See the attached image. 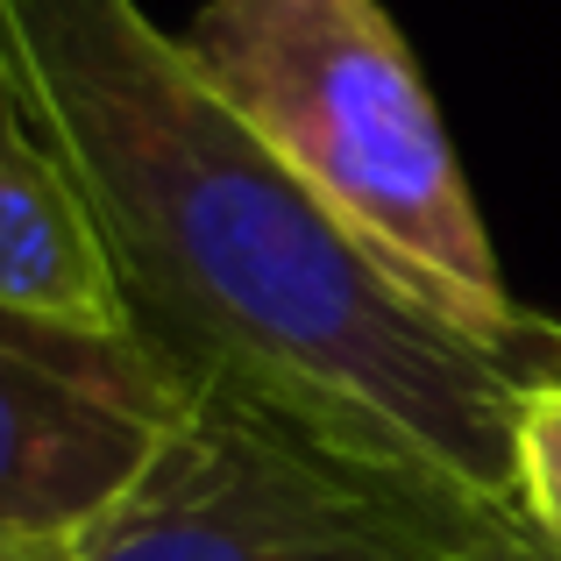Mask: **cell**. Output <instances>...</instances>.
Returning <instances> with one entry per match:
<instances>
[{
	"mask_svg": "<svg viewBox=\"0 0 561 561\" xmlns=\"http://www.w3.org/2000/svg\"><path fill=\"white\" fill-rule=\"evenodd\" d=\"M0 122L71 185L136 334L342 462L519 519L526 370L391 277L136 0H0Z\"/></svg>",
	"mask_w": 561,
	"mask_h": 561,
	"instance_id": "6da1fadb",
	"label": "cell"
},
{
	"mask_svg": "<svg viewBox=\"0 0 561 561\" xmlns=\"http://www.w3.org/2000/svg\"><path fill=\"white\" fill-rule=\"evenodd\" d=\"M185 50L383 271L512 370L561 377V320L505 285L448 122L383 0H206Z\"/></svg>",
	"mask_w": 561,
	"mask_h": 561,
	"instance_id": "7a4b0ae2",
	"label": "cell"
},
{
	"mask_svg": "<svg viewBox=\"0 0 561 561\" xmlns=\"http://www.w3.org/2000/svg\"><path fill=\"white\" fill-rule=\"evenodd\" d=\"M469 519L199 383L79 561H469Z\"/></svg>",
	"mask_w": 561,
	"mask_h": 561,
	"instance_id": "3957f363",
	"label": "cell"
},
{
	"mask_svg": "<svg viewBox=\"0 0 561 561\" xmlns=\"http://www.w3.org/2000/svg\"><path fill=\"white\" fill-rule=\"evenodd\" d=\"M199 377L164 363L150 342H107L0 313V534L85 540L128 491Z\"/></svg>",
	"mask_w": 561,
	"mask_h": 561,
	"instance_id": "277c9868",
	"label": "cell"
},
{
	"mask_svg": "<svg viewBox=\"0 0 561 561\" xmlns=\"http://www.w3.org/2000/svg\"><path fill=\"white\" fill-rule=\"evenodd\" d=\"M0 313L71 334H107V342L136 334L85 206L8 122H0Z\"/></svg>",
	"mask_w": 561,
	"mask_h": 561,
	"instance_id": "5b68a950",
	"label": "cell"
},
{
	"mask_svg": "<svg viewBox=\"0 0 561 561\" xmlns=\"http://www.w3.org/2000/svg\"><path fill=\"white\" fill-rule=\"evenodd\" d=\"M512 477L519 519L561 554V377H526L512 405Z\"/></svg>",
	"mask_w": 561,
	"mask_h": 561,
	"instance_id": "8992f818",
	"label": "cell"
},
{
	"mask_svg": "<svg viewBox=\"0 0 561 561\" xmlns=\"http://www.w3.org/2000/svg\"><path fill=\"white\" fill-rule=\"evenodd\" d=\"M469 561H561L526 519H469Z\"/></svg>",
	"mask_w": 561,
	"mask_h": 561,
	"instance_id": "52a82bcc",
	"label": "cell"
},
{
	"mask_svg": "<svg viewBox=\"0 0 561 561\" xmlns=\"http://www.w3.org/2000/svg\"><path fill=\"white\" fill-rule=\"evenodd\" d=\"M0 561H79V540H8Z\"/></svg>",
	"mask_w": 561,
	"mask_h": 561,
	"instance_id": "ba28073f",
	"label": "cell"
},
{
	"mask_svg": "<svg viewBox=\"0 0 561 561\" xmlns=\"http://www.w3.org/2000/svg\"><path fill=\"white\" fill-rule=\"evenodd\" d=\"M0 548H8V534H0Z\"/></svg>",
	"mask_w": 561,
	"mask_h": 561,
	"instance_id": "9c48e42d",
	"label": "cell"
}]
</instances>
